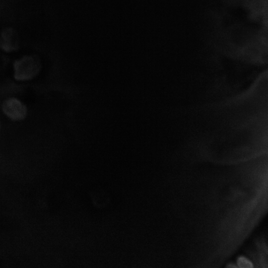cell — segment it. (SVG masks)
I'll return each mask as SVG.
<instances>
[{
	"instance_id": "cell-1",
	"label": "cell",
	"mask_w": 268,
	"mask_h": 268,
	"mask_svg": "<svg viewBox=\"0 0 268 268\" xmlns=\"http://www.w3.org/2000/svg\"><path fill=\"white\" fill-rule=\"evenodd\" d=\"M247 256L257 268H268V239L264 235L256 237L246 250Z\"/></svg>"
},
{
	"instance_id": "cell-2",
	"label": "cell",
	"mask_w": 268,
	"mask_h": 268,
	"mask_svg": "<svg viewBox=\"0 0 268 268\" xmlns=\"http://www.w3.org/2000/svg\"><path fill=\"white\" fill-rule=\"evenodd\" d=\"M40 69L39 62L36 58L25 57L17 61L14 66V75L19 80H27L34 77Z\"/></svg>"
},
{
	"instance_id": "cell-3",
	"label": "cell",
	"mask_w": 268,
	"mask_h": 268,
	"mask_svg": "<svg viewBox=\"0 0 268 268\" xmlns=\"http://www.w3.org/2000/svg\"><path fill=\"white\" fill-rule=\"evenodd\" d=\"M2 110L7 117L14 121L23 119L27 114L25 105L15 98L6 100L2 105Z\"/></svg>"
},
{
	"instance_id": "cell-4",
	"label": "cell",
	"mask_w": 268,
	"mask_h": 268,
	"mask_svg": "<svg viewBox=\"0 0 268 268\" xmlns=\"http://www.w3.org/2000/svg\"><path fill=\"white\" fill-rule=\"evenodd\" d=\"M18 45V36L14 30L6 29L4 30L0 38V46L6 51L14 50Z\"/></svg>"
},
{
	"instance_id": "cell-5",
	"label": "cell",
	"mask_w": 268,
	"mask_h": 268,
	"mask_svg": "<svg viewBox=\"0 0 268 268\" xmlns=\"http://www.w3.org/2000/svg\"><path fill=\"white\" fill-rule=\"evenodd\" d=\"M235 263L237 268H253L254 264L248 256L245 255H240L236 258Z\"/></svg>"
},
{
	"instance_id": "cell-6",
	"label": "cell",
	"mask_w": 268,
	"mask_h": 268,
	"mask_svg": "<svg viewBox=\"0 0 268 268\" xmlns=\"http://www.w3.org/2000/svg\"><path fill=\"white\" fill-rule=\"evenodd\" d=\"M226 267L229 268H238L235 262H230L227 264Z\"/></svg>"
}]
</instances>
